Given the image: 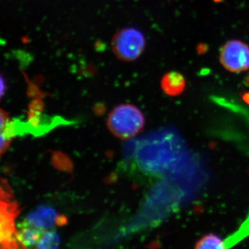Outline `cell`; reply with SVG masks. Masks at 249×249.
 <instances>
[{
	"label": "cell",
	"mask_w": 249,
	"mask_h": 249,
	"mask_svg": "<svg viewBox=\"0 0 249 249\" xmlns=\"http://www.w3.org/2000/svg\"><path fill=\"white\" fill-rule=\"evenodd\" d=\"M145 124V117L139 108L132 105L117 106L111 111L107 126L111 133L120 139H130L140 132Z\"/></svg>",
	"instance_id": "1"
},
{
	"label": "cell",
	"mask_w": 249,
	"mask_h": 249,
	"mask_svg": "<svg viewBox=\"0 0 249 249\" xmlns=\"http://www.w3.org/2000/svg\"><path fill=\"white\" fill-rule=\"evenodd\" d=\"M143 34L133 27L118 31L111 41V48L116 57L123 61L132 62L138 59L145 50Z\"/></svg>",
	"instance_id": "2"
},
{
	"label": "cell",
	"mask_w": 249,
	"mask_h": 249,
	"mask_svg": "<svg viewBox=\"0 0 249 249\" xmlns=\"http://www.w3.org/2000/svg\"><path fill=\"white\" fill-rule=\"evenodd\" d=\"M219 61L227 71L241 73L249 70V46L240 40L228 41L219 52Z\"/></svg>",
	"instance_id": "3"
},
{
	"label": "cell",
	"mask_w": 249,
	"mask_h": 249,
	"mask_svg": "<svg viewBox=\"0 0 249 249\" xmlns=\"http://www.w3.org/2000/svg\"><path fill=\"white\" fill-rule=\"evenodd\" d=\"M58 215L54 208L40 205L27 214L24 222L31 227L45 230L53 227Z\"/></svg>",
	"instance_id": "4"
},
{
	"label": "cell",
	"mask_w": 249,
	"mask_h": 249,
	"mask_svg": "<svg viewBox=\"0 0 249 249\" xmlns=\"http://www.w3.org/2000/svg\"><path fill=\"white\" fill-rule=\"evenodd\" d=\"M160 87L163 92L168 96H179L186 89V79L179 72L170 71L165 73L161 78Z\"/></svg>",
	"instance_id": "5"
},
{
	"label": "cell",
	"mask_w": 249,
	"mask_h": 249,
	"mask_svg": "<svg viewBox=\"0 0 249 249\" xmlns=\"http://www.w3.org/2000/svg\"><path fill=\"white\" fill-rule=\"evenodd\" d=\"M19 228L20 230L17 232L18 240L27 248H32L37 245L44 233V230L31 227L24 222Z\"/></svg>",
	"instance_id": "6"
},
{
	"label": "cell",
	"mask_w": 249,
	"mask_h": 249,
	"mask_svg": "<svg viewBox=\"0 0 249 249\" xmlns=\"http://www.w3.org/2000/svg\"><path fill=\"white\" fill-rule=\"evenodd\" d=\"M195 249H229L225 242L214 234L204 236L198 241Z\"/></svg>",
	"instance_id": "7"
},
{
	"label": "cell",
	"mask_w": 249,
	"mask_h": 249,
	"mask_svg": "<svg viewBox=\"0 0 249 249\" xmlns=\"http://www.w3.org/2000/svg\"><path fill=\"white\" fill-rule=\"evenodd\" d=\"M60 245V237L58 232L47 231L44 232L38 243L36 245L37 249H58Z\"/></svg>",
	"instance_id": "8"
},
{
	"label": "cell",
	"mask_w": 249,
	"mask_h": 249,
	"mask_svg": "<svg viewBox=\"0 0 249 249\" xmlns=\"http://www.w3.org/2000/svg\"><path fill=\"white\" fill-rule=\"evenodd\" d=\"M209 46L206 43H201L198 44V45L196 46V51L197 52V53L199 55H204L209 52Z\"/></svg>",
	"instance_id": "9"
},
{
	"label": "cell",
	"mask_w": 249,
	"mask_h": 249,
	"mask_svg": "<svg viewBox=\"0 0 249 249\" xmlns=\"http://www.w3.org/2000/svg\"><path fill=\"white\" fill-rule=\"evenodd\" d=\"M67 219L65 216L64 215H58L56 219H55V224L59 227H62L65 226L67 224Z\"/></svg>",
	"instance_id": "10"
},
{
	"label": "cell",
	"mask_w": 249,
	"mask_h": 249,
	"mask_svg": "<svg viewBox=\"0 0 249 249\" xmlns=\"http://www.w3.org/2000/svg\"><path fill=\"white\" fill-rule=\"evenodd\" d=\"M240 96L242 101L249 106V91H242L240 93Z\"/></svg>",
	"instance_id": "11"
},
{
	"label": "cell",
	"mask_w": 249,
	"mask_h": 249,
	"mask_svg": "<svg viewBox=\"0 0 249 249\" xmlns=\"http://www.w3.org/2000/svg\"><path fill=\"white\" fill-rule=\"evenodd\" d=\"M6 83L5 82L4 77L1 76V96H4V93L6 92Z\"/></svg>",
	"instance_id": "12"
},
{
	"label": "cell",
	"mask_w": 249,
	"mask_h": 249,
	"mask_svg": "<svg viewBox=\"0 0 249 249\" xmlns=\"http://www.w3.org/2000/svg\"><path fill=\"white\" fill-rule=\"evenodd\" d=\"M243 84L245 87L249 88V72H248V73L246 75L245 78H244Z\"/></svg>",
	"instance_id": "13"
},
{
	"label": "cell",
	"mask_w": 249,
	"mask_h": 249,
	"mask_svg": "<svg viewBox=\"0 0 249 249\" xmlns=\"http://www.w3.org/2000/svg\"><path fill=\"white\" fill-rule=\"evenodd\" d=\"M214 3H217V4H219V3H222L224 0H213Z\"/></svg>",
	"instance_id": "14"
}]
</instances>
